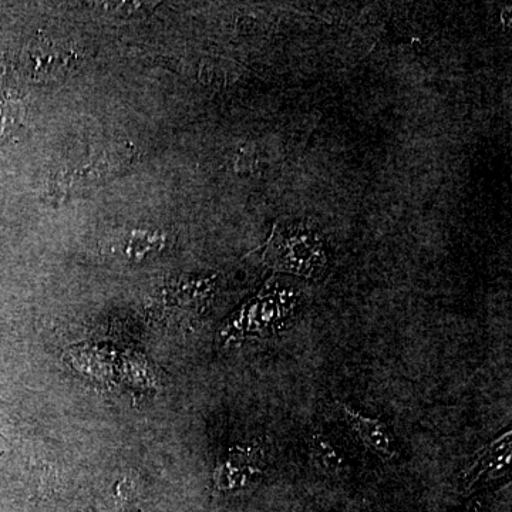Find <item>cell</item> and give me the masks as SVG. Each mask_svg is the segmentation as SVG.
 <instances>
[{"label": "cell", "mask_w": 512, "mask_h": 512, "mask_svg": "<svg viewBox=\"0 0 512 512\" xmlns=\"http://www.w3.org/2000/svg\"><path fill=\"white\" fill-rule=\"evenodd\" d=\"M127 151H117V148L106 147L94 154H84L83 158L66 163L53 174L52 187L57 191L77 192L89 190L97 184L104 183L107 178L119 174L127 167Z\"/></svg>", "instance_id": "cell-1"}, {"label": "cell", "mask_w": 512, "mask_h": 512, "mask_svg": "<svg viewBox=\"0 0 512 512\" xmlns=\"http://www.w3.org/2000/svg\"><path fill=\"white\" fill-rule=\"evenodd\" d=\"M265 256L276 269L308 278L325 265L322 248L309 235H276Z\"/></svg>", "instance_id": "cell-2"}, {"label": "cell", "mask_w": 512, "mask_h": 512, "mask_svg": "<svg viewBox=\"0 0 512 512\" xmlns=\"http://www.w3.org/2000/svg\"><path fill=\"white\" fill-rule=\"evenodd\" d=\"M511 461V430L493 443L481 448L466 470L461 473L460 483L466 493L476 490L478 485L505 476Z\"/></svg>", "instance_id": "cell-3"}, {"label": "cell", "mask_w": 512, "mask_h": 512, "mask_svg": "<svg viewBox=\"0 0 512 512\" xmlns=\"http://www.w3.org/2000/svg\"><path fill=\"white\" fill-rule=\"evenodd\" d=\"M262 451L256 447H237L217 467L214 474L218 490H238L251 483L262 471Z\"/></svg>", "instance_id": "cell-4"}, {"label": "cell", "mask_w": 512, "mask_h": 512, "mask_svg": "<svg viewBox=\"0 0 512 512\" xmlns=\"http://www.w3.org/2000/svg\"><path fill=\"white\" fill-rule=\"evenodd\" d=\"M339 409L342 412L343 419L348 421L356 436L369 450H372L373 453H376L380 458H384V460H394V458L399 457V447H397L396 439H394L392 431L389 430L384 421L363 416L362 413L350 409L348 404L340 403Z\"/></svg>", "instance_id": "cell-5"}, {"label": "cell", "mask_w": 512, "mask_h": 512, "mask_svg": "<svg viewBox=\"0 0 512 512\" xmlns=\"http://www.w3.org/2000/svg\"><path fill=\"white\" fill-rule=\"evenodd\" d=\"M73 49L64 46L63 43L49 42L36 46L32 52L33 69L37 70L40 76L59 77L62 76L63 70L72 67Z\"/></svg>", "instance_id": "cell-6"}, {"label": "cell", "mask_w": 512, "mask_h": 512, "mask_svg": "<svg viewBox=\"0 0 512 512\" xmlns=\"http://www.w3.org/2000/svg\"><path fill=\"white\" fill-rule=\"evenodd\" d=\"M311 448L316 464L322 467L323 470L338 473L345 466V460L340 456L338 448L330 443L328 437L315 434L311 440Z\"/></svg>", "instance_id": "cell-7"}]
</instances>
